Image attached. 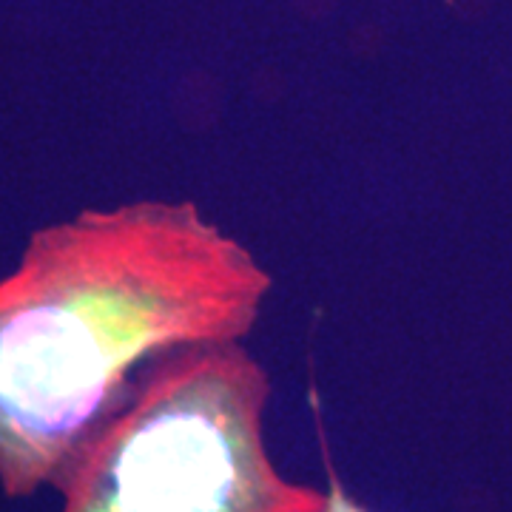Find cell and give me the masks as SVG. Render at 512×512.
Instances as JSON below:
<instances>
[{
    "label": "cell",
    "mask_w": 512,
    "mask_h": 512,
    "mask_svg": "<svg viewBox=\"0 0 512 512\" xmlns=\"http://www.w3.org/2000/svg\"><path fill=\"white\" fill-rule=\"evenodd\" d=\"M274 276L191 200H134L35 231L0 276V490L57 487L168 353L242 342Z\"/></svg>",
    "instance_id": "cell-1"
},
{
    "label": "cell",
    "mask_w": 512,
    "mask_h": 512,
    "mask_svg": "<svg viewBox=\"0 0 512 512\" xmlns=\"http://www.w3.org/2000/svg\"><path fill=\"white\" fill-rule=\"evenodd\" d=\"M271 390L242 342L157 359L63 473L60 512H328L271 458Z\"/></svg>",
    "instance_id": "cell-2"
},
{
    "label": "cell",
    "mask_w": 512,
    "mask_h": 512,
    "mask_svg": "<svg viewBox=\"0 0 512 512\" xmlns=\"http://www.w3.org/2000/svg\"><path fill=\"white\" fill-rule=\"evenodd\" d=\"M328 512H370L367 507H362L353 495L339 484V478L330 476V487H328Z\"/></svg>",
    "instance_id": "cell-3"
}]
</instances>
